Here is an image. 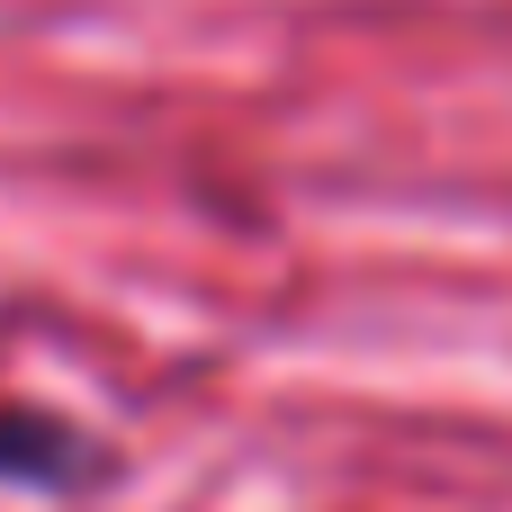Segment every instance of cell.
Listing matches in <instances>:
<instances>
[{"mask_svg":"<svg viewBox=\"0 0 512 512\" xmlns=\"http://www.w3.org/2000/svg\"><path fill=\"white\" fill-rule=\"evenodd\" d=\"M0 486L18 495H81L99 486V441L45 405H9L0 396Z\"/></svg>","mask_w":512,"mask_h":512,"instance_id":"obj_1","label":"cell"}]
</instances>
